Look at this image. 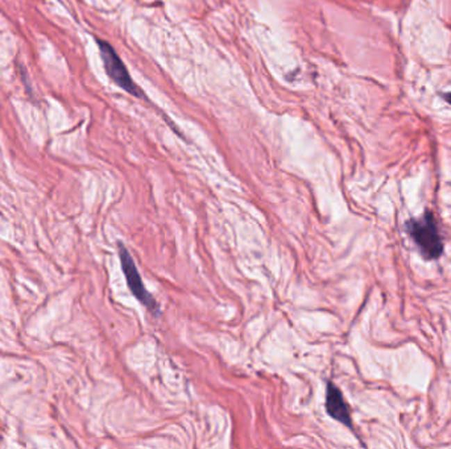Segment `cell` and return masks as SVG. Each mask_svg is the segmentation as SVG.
<instances>
[{"instance_id": "7a4b0ae2", "label": "cell", "mask_w": 451, "mask_h": 449, "mask_svg": "<svg viewBox=\"0 0 451 449\" xmlns=\"http://www.w3.org/2000/svg\"><path fill=\"white\" fill-rule=\"evenodd\" d=\"M98 48L101 51V57L104 61L106 73L115 82L116 86L127 91L129 94L136 96V98H142V91L139 89V86L133 82V79L129 76L126 65L123 64V61L120 60L115 49L104 40H98Z\"/></svg>"}, {"instance_id": "3957f363", "label": "cell", "mask_w": 451, "mask_h": 449, "mask_svg": "<svg viewBox=\"0 0 451 449\" xmlns=\"http://www.w3.org/2000/svg\"><path fill=\"white\" fill-rule=\"evenodd\" d=\"M119 257H120L122 269H123L124 277L127 280V285H129L131 293L142 303L144 307L148 308L152 314L157 315L160 312V306L156 302L154 296L149 294L148 290L145 289L142 276L133 262V258L131 257L127 248L123 244H119Z\"/></svg>"}, {"instance_id": "277c9868", "label": "cell", "mask_w": 451, "mask_h": 449, "mask_svg": "<svg viewBox=\"0 0 451 449\" xmlns=\"http://www.w3.org/2000/svg\"><path fill=\"white\" fill-rule=\"evenodd\" d=\"M326 411L327 414L339 423L345 424L348 428H352L351 412L348 409L347 402L342 391L334 384L329 382L326 387Z\"/></svg>"}, {"instance_id": "5b68a950", "label": "cell", "mask_w": 451, "mask_h": 449, "mask_svg": "<svg viewBox=\"0 0 451 449\" xmlns=\"http://www.w3.org/2000/svg\"><path fill=\"white\" fill-rule=\"evenodd\" d=\"M443 99H445L446 102L449 103V104H451V92L443 94Z\"/></svg>"}, {"instance_id": "6da1fadb", "label": "cell", "mask_w": 451, "mask_h": 449, "mask_svg": "<svg viewBox=\"0 0 451 449\" xmlns=\"http://www.w3.org/2000/svg\"><path fill=\"white\" fill-rule=\"evenodd\" d=\"M407 231L426 260H437L443 253V240L433 212L426 211L418 219L407 221Z\"/></svg>"}]
</instances>
